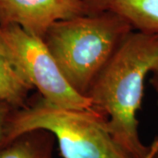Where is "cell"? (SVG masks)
I'll return each mask as SVG.
<instances>
[{
  "label": "cell",
  "instance_id": "cell-1",
  "mask_svg": "<svg viewBox=\"0 0 158 158\" xmlns=\"http://www.w3.org/2000/svg\"><path fill=\"white\" fill-rule=\"evenodd\" d=\"M158 62V34L133 30L92 84L86 97L107 118L109 130L132 158H154L158 135L150 146L141 141L137 113L144 81Z\"/></svg>",
  "mask_w": 158,
  "mask_h": 158
},
{
  "label": "cell",
  "instance_id": "cell-2",
  "mask_svg": "<svg viewBox=\"0 0 158 158\" xmlns=\"http://www.w3.org/2000/svg\"><path fill=\"white\" fill-rule=\"evenodd\" d=\"M133 30L118 14L104 10L57 21L42 40L69 84L86 97Z\"/></svg>",
  "mask_w": 158,
  "mask_h": 158
},
{
  "label": "cell",
  "instance_id": "cell-3",
  "mask_svg": "<svg viewBox=\"0 0 158 158\" xmlns=\"http://www.w3.org/2000/svg\"><path fill=\"white\" fill-rule=\"evenodd\" d=\"M34 129L51 132L63 158H132L114 140L107 118L97 110L57 106L38 95L13 109L4 145Z\"/></svg>",
  "mask_w": 158,
  "mask_h": 158
},
{
  "label": "cell",
  "instance_id": "cell-4",
  "mask_svg": "<svg viewBox=\"0 0 158 158\" xmlns=\"http://www.w3.org/2000/svg\"><path fill=\"white\" fill-rule=\"evenodd\" d=\"M0 27L18 62L42 98L61 107L95 110L87 97L69 84L43 40L17 25Z\"/></svg>",
  "mask_w": 158,
  "mask_h": 158
},
{
  "label": "cell",
  "instance_id": "cell-5",
  "mask_svg": "<svg viewBox=\"0 0 158 158\" xmlns=\"http://www.w3.org/2000/svg\"><path fill=\"white\" fill-rule=\"evenodd\" d=\"M90 12L83 0H0V26L17 25L43 39L57 21Z\"/></svg>",
  "mask_w": 158,
  "mask_h": 158
},
{
  "label": "cell",
  "instance_id": "cell-6",
  "mask_svg": "<svg viewBox=\"0 0 158 158\" xmlns=\"http://www.w3.org/2000/svg\"><path fill=\"white\" fill-rule=\"evenodd\" d=\"M22 67L6 42L0 27V100L20 108L34 90Z\"/></svg>",
  "mask_w": 158,
  "mask_h": 158
},
{
  "label": "cell",
  "instance_id": "cell-7",
  "mask_svg": "<svg viewBox=\"0 0 158 158\" xmlns=\"http://www.w3.org/2000/svg\"><path fill=\"white\" fill-rule=\"evenodd\" d=\"M55 142L49 131L30 130L0 147V158H53Z\"/></svg>",
  "mask_w": 158,
  "mask_h": 158
},
{
  "label": "cell",
  "instance_id": "cell-8",
  "mask_svg": "<svg viewBox=\"0 0 158 158\" xmlns=\"http://www.w3.org/2000/svg\"><path fill=\"white\" fill-rule=\"evenodd\" d=\"M107 10L124 19L135 31L158 34V0H110Z\"/></svg>",
  "mask_w": 158,
  "mask_h": 158
},
{
  "label": "cell",
  "instance_id": "cell-9",
  "mask_svg": "<svg viewBox=\"0 0 158 158\" xmlns=\"http://www.w3.org/2000/svg\"><path fill=\"white\" fill-rule=\"evenodd\" d=\"M15 108L10 104L0 100V147L4 145L6 139V129L8 118Z\"/></svg>",
  "mask_w": 158,
  "mask_h": 158
},
{
  "label": "cell",
  "instance_id": "cell-10",
  "mask_svg": "<svg viewBox=\"0 0 158 158\" xmlns=\"http://www.w3.org/2000/svg\"><path fill=\"white\" fill-rule=\"evenodd\" d=\"M83 1L92 12L107 10L108 4L110 2V0H83Z\"/></svg>",
  "mask_w": 158,
  "mask_h": 158
},
{
  "label": "cell",
  "instance_id": "cell-11",
  "mask_svg": "<svg viewBox=\"0 0 158 158\" xmlns=\"http://www.w3.org/2000/svg\"><path fill=\"white\" fill-rule=\"evenodd\" d=\"M151 78H150V84L152 85L153 89L156 92L158 96V62L154 66L151 70Z\"/></svg>",
  "mask_w": 158,
  "mask_h": 158
},
{
  "label": "cell",
  "instance_id": "cell-12",
  "mask_svg": "<svg viewBox=\"0 0 158 158\" xmlns=\"http://www.w3.org/2000/svg\"><path fill=\"white\" fill-rule=\"evenodd\" d=\"M154 158H158V150L156 151V153L155 154V156H154Z\"/></svg>",
  "mask_w": 158,
  "mask_h": 158
}]
</instances>
